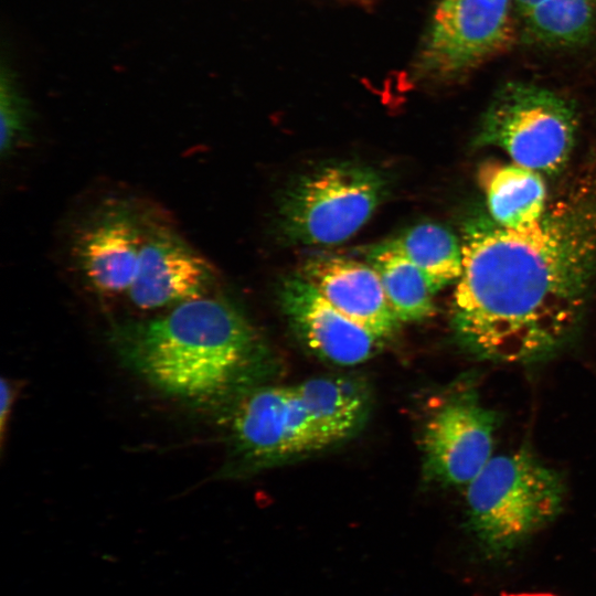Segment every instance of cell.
<instances>
[{
	"label": "cell",
	"instance_id": "1",
	"mask_svg": "<svg viewBox=\"0 0 596 596\" xmlns=\"http://www.w3.org/2000/svg\"><path fill=\"white\" fill-rule=\"evenodd\" d=\"M461 244L451 323L466 351L494 362L532 363L570 341L596 272L592 188L523 228L470 221Z\"/></svg>",
	"mask_w": 596,
	"mask_h": 596
},
{
	"label": "cell",
	"instance_id": "2",
	"mask_svg": "<svg viewBox=\"0 0 596 596\" xmlns=\"http://www.w3.org/2000/svg\"><path fill=\"white\" fill-rule=\"evenodd\" d=\"M109 341L120 362L149 385L202 408L231 405L252 387L265 353L246 317L221 297L118 322Z\"/></svg>",
	"mask_w": 596,
	"mask_h": 596
},
{
	"label": "cell",
	"instance_id": "3",
	"mask_svg": "<svg viewBox=\"0 0 596 596\" xmlns=\"http://www.w3.org/2000/svg\"><path fill=\"white\" fill-rule=\"evenodd\" d=\"M560 475L526 450L492 456L467 485V528L482 558L508 561L564 502Z\"/></svg>",
	"mask_w": 596,
	"mask_h": 596
},
{
	"label": "cell",
	"instance_id": "4",
	"mask_svg": "<svg viewBox=\"0 0 596 596\" xmlns=\"http://www.w3.org/2000/svg\"><path fill=\"white\" fill-rule=\"evenodd\" d=\"M389 189L387 175L371 166H320L286 188L278 204L277 227L291 244L342 243L369 221Z\"/></svg>",
	"mask_w": 596,
	"mask_h": 596
},
{
	"label": "cell",
	"instance_id": "5",
	"mask_svg": "<svg viewBox=\"0 0 596 596\" xmlns=\"http://www.w3.org/2000/svg\"><path fill=\"white\" fill-rule=\"evenodd\" d=\"M230 406L227 457L220 472L234 477L332 445L292 386H252Z\"/></svg>",
	"mask_w": 596,
	"mask_h": 596
},
{
	"label": "cell",
	"instance_id": "6",
	"mask_svg": "<svg viewBox=\"0 0 596 596\" xmlns=\"http://www.w3.org/2000/svg\"><path fill=\"white\" fill-rule=\"evenodd\" d=\"M575 131V113L563 97L532 84L508 83L486 110L479 141L504 150L517 164L555 173L570 158Z\"/></svg>",
	"mask_w": 596,
	"mask_h": 596
},
{
	"label": "cell",
	"instance_id": "7",
	"mask_svg": "<svg viewBox=\"0 0 596 596\" xmlns=\"http://www.w3.org/2000/svg\"><path fill=\"white\" fill-rule=\"evenodd\" d=\"M514 17L513 0H439L415 74L437 83L467 76L511 46Z\"/></svg>",
	"mask_w": 596,
	"mask_h": 596
},
{
	"label": "cell",
	"instance_id": "8",
	"mask_svg": "<svg viewBox=\"0 0 596 596\" xmlns=\"http://www.w3.org/2000/svg\"><path fill=\"white\" fill-rule=\"evenodd\" d=\"M498 424L497 413L473 391L449 397L424 429L426 476L445 486L468 485L492 458Z\"/></svg>",
	"mask_w": 596,
	"mask_h": 596
},
{
	"label": "cell",
	"instance_id": "9",
	"mask_svg": "<svg viewBox=\"0 0 596 596\" xmlns=\"http://www.w3.org/2000/svg\"><path fill=\"white\" fill-rule=\"evenodd\" d=\"M214 281L211 265L173 230L145 224V237L128 296L141 309L177 306L204 297Z\"/></svg>",
	"mask_w": 596,
	"mask_h": 596
},
{
	"label": "cell",
	"instance_id": "10",
	"mask_svg": "<svg viewBox=\"0 0 596 596\" xmlns=\"http://www.w3.org/2000/svg\"><path fill=\"white\" fill-rule=\"evenodd\" d=\"M283 311L300 340L320 358L349 366L369 360L383 343L368 329L333 307L299 273L279 288Z\"/></svg>",
	"mask_w": 596,
	"mask_h": 596
},
{
	"label": "cell",
	"instance_id": "11",
	"mask_svg": "<svg viewBox=\"0 0 596 596\" xmlns=\"http://www.w3.org/2000/svg\"><path fill=\"white\" fill-rule=\"evenodd\" d=\"M145 222L126 204L102 210L78 234L75 257L86 283L97 292H128L138 267Z\"/></svg>",
	"mask_w": 596,
	"mask_h": 596
},
{
	"label": "cell",
	"instance_id": "12",
	"mask_svg": "<svg viewBox=\"0 0 596 596\" xmlns=\"http://www.w3.org/2000/svg\"><path fill=\"white\" fill-rule=\"evenodd\" d=\"M344 316L384 340L401 321L392 310L380 276L355 259L318 255L308 258L299 273Z\"/></svg>",
	"mask_w": 596,
	"mask_h": 596
},
{
	"label": "cell",
	"instance_id": "13",
	"mask_svg": "<svg viewBox=\"0 0 596 596\" xmlns=\"http://www.w3.org/2000/svg\"><path fill=\"white\" fill-rule=\"evenodd\" d=\"M304 408L331 444L356 433L370 412L366 384L353 376H319L291 385Z\"/></svg>",
	"mask_w": 596,
	"mask_h": 596
},
{
	"label": "cell",
	"instance_id": "14",
	"mask_svg": "<svg viewBox=\"0 0 596 596\" xmlns=\"http://www.w3.org/2000/svg\"><path fill=\"white\" fill-rule=\"evenodd\" d=\"M492 222L519 230L539 221L546 211V189L535 170L512 163H487L479 172Z\"/></svg>",
	"mask_w": 596,
	"mask_h": 596
},
{
	"label": "cell",
	"instance_id": "15",
	"mask_svg": "<svg viewBox=\"0 0 596 596\" xmlns=\"http://www.w3.org/2000/svg\"><path fill=\"white\" fill-rule=\"evenodd\" d=\"M524 33L552 47H572L596 34V0H513Z\"/></svg>",
	"mask_w": 596,
	"mask_h": 596
},
{
	"label": "cell",
	"instance_id": "16",
	"mask_svg": "<svg viewBox=\"0 0 596 596\" xmlns=\"http://www.w3.org/2000/svg\"><path fill=\"white\" fill-rule=\"evenodd\" d=\"M366 260L380 276L401 322H417L434 315V292L422 270L407 257L384 241L369 248Z\"/></svg>",
	"mask_w": 596,
	"mask_h": 596
},
{
	"label": "cell",
	"instance_id": "17",
	"mask_svg": "<svg viewBox=\"0 0 596 596\" xmlns=\"http://www.w3.org/2000/svg\"><path fill=\"white\" fill-rule=\"evenodd\" d=\"M385 242L422 270L434 294L461 274V241L441 224L423 222Z\"/></svg>",
	"mask_w": 596,
	"mask_h": 596
},
{
	"label": "cell",
	"instance_id": "18",
	"mask_svg": "<svg viewBox=\"0 0 596 596\" xmlns=\"http://www.w3.org/2000/svg\"><path fill=\"white\" fill-rule=\"evenodd\" d=\"M0 102V152L2 159L10 157L26 140L28 121L24 106L9 78L2 75Z\"/></svg>",
	"mask_w": 596,
	"mask_h": 596
},
{
	"label": "cell",
	"instance_id": "19",
	"mask_svg": "<svg viewBox=\"0 0 596 596\" xmlns=\"http://www.w3.org/2000/svg\"><path fill=\"white\" fill-rule=\"evenodd\" d=\"M17 396V386L8 379H1V411H0V433L1 445L4 443L6 426L11 413L13 401Z\"/></svg>",
	"mask_w": 596,
	"mask_h": 596
}]
</instances>
